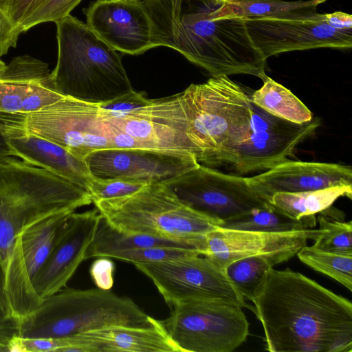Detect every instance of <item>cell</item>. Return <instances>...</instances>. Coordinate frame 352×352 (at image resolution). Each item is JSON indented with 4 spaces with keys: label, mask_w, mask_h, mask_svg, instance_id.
Returning a JSON list of instances; mask_svg holds the SVG:
<instances>
[{
    "label": "cell",
    "mask_w": 352,
    "mask_h": 352,
    "mask_svg": "<svg viewBox=\"0 0 352 352\" xmlns=\"http://www.w3.org/2000/svg\"><path fill=\"white\" fill-rule=\"evenodd\" d=\"M270 352H351L352 303L302 274L267 271L251 299Z\"/></svg>",
    "instance_id": "obj_1"
},
{
    "label": "cell",
    "mask_w": 352,
    "mask_h": 352,
    "mask_svg": "<svg viewBox=\"0 0 352 352\" xmlns=\"http://www.w3.org/2000/svg\"><path fill=\"white\" fill-rule=\"evenodd\" d=\"M183 0L142 1L156 47H170L211 76L248 74L263 80L267 59L253 43L245 18L212 11L182 13Z\"/></svg>",
    "instance_id": "obj_2"
},
{
    "label": "cell",
    "mask_w": 352,
    "mask_h": 352,
    "mask_svg": "<svg viewBox=\"0 0 352 352\" xmlns=\"http://www.w3.org/2000/svg\"><path fill=\"white\" fill-rule=\"evenodd\" d=\"M92 203L84 188L17 157L0 162V263L25 227Z\"/></svg>",
    "instance_id": "obj_3"
},
{
    "label": "cell",
    "mask_w": 352,
    "mask_h": 352,
    "mask_svg": "<svg viewBox=\"0 0 352 352\" xmlns=\"http://www.w3.org/2000/svg\"><path fill=\"white\" fill-rule=\"evenodd\" d=\"M55 23L58 59L50 78L57 91L99 104L133 89L122 56L86 23L70 14Z\"/></svg>",
    "instance_id": "obj_4"
},
{
    "label": "cell",
    "mask_w": 352,
    "mask_h": 352,
    "mask_svg": "<svg viewBox=\"0 0 352 352\" xmlns=\"http://www.w3.org/2000/svg\"><path fill=\"white\" fill-rule=\"evenodd\" d=\"M251 93L226 76H211L180 93L188 136L200 164L213 168L221 155L249 137Z\"/></svg>",
    "instance_id": "obj_5"
},
{
    "label": "cell",
    "mask_w": 352,
    "mask_h": 352,
    "mask_svg": "<svg viewBox=\"0 0 352 352\" xmlns=\"http://www.w3.org/2000/svg\"><path fill=\"white\" fill-rule=\"evenodd\" d=\"M155 322L130 298L98 287H65L17 321V336L57 338L112 325L148 327Z\"/></svg>",
    "instance_id": "obj_6"
},
{
    "label": "cell",
    "mask_w": 352,
    "mask_h": 352,
    "mask_svg": "<svg viewBox=\"0 0 352 352\" xmlns=\"http://www.w3.org/2000/svg\"><path fill=\"white\" fill-rule=\"evenodd\" d=\"M94 204L100 216L120 232L190 243L202 255L206 234L222 224L182 203L164 183L148 184L132 194Z\"/></svg>",
    "instance_id": "obj_7"
},
{
    "label": "cell",
    "mask_w": 352,
    "mask_h": 352,
    "mask_svg": "<svg viewBox=\"0 0 352 352\" xmlns=\"http://www.w3.org/2000/svg\"><path fill=\"white\" fill-rule=\"evenodd\" d=\"M160 322L180 352H231L249 334V322L236 302L222 298H196L172 307Z\"/></svg>",
    "instance_id": "obj_8"
},
{
    "label": "cell",
    "mask_w": 352,
    "mask_h": 352,
    "mask_svg": "<svg viewBox=\"0 0 352 352\" xmlns=\"http://www.w3.org/2000/svg\"><path fill=\"white\" fill-rule=\"evenodd\" d=\"M72 212L50 216L25 227L16 235L10 254L1 263L6 315L18 321L42 303L34 292L32 281L50 255L60 229Z\"/></svg>",
    "instance_id": "obj_9"
},
{
    "label": "cell",
    "mask_w": 352,
    "mask_h": 352,
    "mask_svg": "<svg viewBox=\"0 0 352 352\" xmlns=\"http://www.w3.org/2000/svg\"><path fill=\"white\" fill-rule=\"evenodd\" d=\"M252 108L249 137L221 155L213 168L225 166L238 175L267 170L287 160L320 125L319 118L298 124L274 116L253 102Z\"/></svg>",
    "instance_id": "obj_10"
},
{
    "label": "cell",
    "mask_w": 352,
    "mask_h": 352,
    "mask_svg": "<svg viewBox=\"0 0 352 352\" xmlns=\"http://www.w3.org/2000/svg\"><path fill=\"white\" fill-rule=\"evenodd\" d=\"M25 128L84 158L89 153L114 149L110 129L97 104L63 96L26 117Z\"/></svg>",
    "instance_id": "obj_11"
},
{
    "label": "cell",
    "mask_w": 352,
    "mask_h": 352,
    "mask_svg": "<svg viewBox=\"0 0 352 352\" xmlns=\"http://www.w3.org/2000/svg\"><path fill=\"white\" fill-rule=\"evenodd\" d=\"M149 278L170 307L188 300L222 298L252 309L225 270L203 255L133 263Z\"/></svg>",
    "instance_id": "obj_12"
},
{
    "label": "cell",
    "mask_w": 352,
    "mask_h": 352,
    "mask_svg": "<svg viewBox=\"0 0 352 352\" xmlns=\"http://www.w3.org/2000/svg\"><path fill=\"white\" fill-rule=\"evenodd\" d=\"M164 184L186 206L221 221L271 205L247 177L199 164Z\"/></svg>",
    "instance_id": "obj_13"
},
{
    "label": "cell",
    "mask_w": 352,
    "mask_h": 352,
    "mask_svg": "<svg viewBox=\"0 0 352 352\" xmlns=\"http://www.w3.org/2000/svg\"><path fill=\"white\" fill-rule=\"evenodd\" d=\"M102 110L112 125L136 140L144 149L196 155L188 136L180 93L151 100L147 106L124 113Z\"/></svg>",
    "instance_id": "obj_14"
},
{
    "label": "cell",
    "mask_w": 352,
    "mask_h": 352,
    "mask_svg": "<svg viewBox=\"0 0 352 352\" xmlns=\"http://www.w3.org/2000/svg\"><path fill=\"white\" fill-rule=\"evenodd\" d=\"M245 23L253 43L266 59L287 52L352 47V31L333 28L327 23L325 14L245 18Z\"/></svg>",
    "instance_id": "obj_15"
},
{
    "label": "cell",
    "mask_w": 352,
    "mask_h": 352,
    "mask_svg": "<svg viewBox=\"0 0 352 352\" xmlns=\"http://www.w3.org/2000/svg\"><path fill=\"white\" fill-rule=\"evenodd\" d=\"M84 160L94 177L146 184L164 183L199 164L192 155L144 148L97 150Z\"/></svg>",
    "instance_id": "obj_16"
},
{
    "label": "cell",
    "mask_w": 352,
    "mask_h": 352,
    "mask_svg": "<svg viewBox=\"0 0 352 352\" xmlns=\"http://www.w3.org/2000/svg\"><path fill=\"white\" fill-rule=\"evenodd\" d=\"M100 214L96 208L72 212L60 229L52 250L32 279L34 292L41 302L65 287L85 260Z\"/></svg>",
    "instance_id": "obj_17"
},
{
    "label": "cell",
    "mask_w": 352,
    "mask_h": 352,
    "mask_svg": "<svg viewBox=\"0 0 352 352\" xmlns=\"http://www.w3.org/2000/svg\"><path fill=\"white\" fill-rule=\"evenodd\" d=\"M85 14L87 26L117 52L138 55L155 47V27L142 1L96 0Z\"/></svg>",
    "instance_id": "obj_18"
},
{
    "label": "cell",
    "mask_w": 352,
    "mask_h": 352,
    "mask_svg": "<svg viewBox=\"0 0 352 352\" xmlns=\"http://www.w3.org/2000/svg\"><path fill=\"white\" fill-rule=\"evenodd\" d=\"M318 232L309 229L271 232L219 226L206 234L203 256L223 270L234 261L250 256H281L289 260L307 245L308 239L314 240Z\"/></svg>",
    "instance_id": "obj_19"
},
{
    "label": "cell",
    "mask_w": 352,
    "mask_h": 352,
    "mask_svg": "<svg viewBox=\"0 0 352 352\" xmlns=\"http://www.w3.org/2000/svg\"><path fill=\"white\" fill-rule=\"evenodd\" d=\"M47 63L30 56L14 58L0 72V111L30 115L62 98Z\"/></svg>",
    "instance_id": "obj_20"
},
{
    "label": "cell",
    "mask_w": 352,
    "mask_h": 352,
    "mask_svg": "<svg viewBox=\"0 0 352 352\" xmlns=\"http://www.w3.org/2000/svg\"><path fill=\"white\" fill-rule=\"evenodd\" d=\"M261 197L270 202L277 192H300L337 186H352L350 166L335 163L287 160L265 172L247 177Z\"/></svg>",
    "instance_id": "obj_21"
},
{
    "label": "cell",
    "mask_w": 352,
    "mask_h": 352,
    "mask_svg": "<svg viewBox=\"0 0 352 352\" xmlns=\"http://www.w3.org/2000/svg\"><path fill=\"white\" fill-rule=\"evenodd\" d=\"M72 352H180L160 320L148 327L112 325L67 337Z\"/></svg>",
    "instance_id": "obj_22"
},
{
    "label": "cell",
    "mask_w": 352,
    "mask_h": 352,
    "mask_svg": "<svg viewBox=\"0 0 352 352\" xmlns=\"http://www.w3.org/2000/svg\"><path fill=\"white\" fill-rule=\"evenodd\" d=\"M3 137L12 156L57 175L87 190L93 175L84 158L42 137L29 133L25 127L10 129Z\"/></svg>",
    "instance_id": "obj_23"
},
{
    "label": "cell",
    "mask_w": 352,
    "mask_h": 352,
    "mask_svg": "<svg viewBox=\"0 0 352 352\" xmlns=\"http://www.w3.org/2000/svg\"><path fill=\"white\" fill-rule=\"evenodd\" d=\"M155 246L190 248L200 250L197 246L182 241L120 232L100 216L94 239L86 251L85 260L98 257L109 258L113 253L120 250Z\"/></svg>",
    "instance_id": "obj_24"
},
{
    "label": "cell",
    "mask_w": 352,
    "mask_h": 352,
    "mask_svg": "<svg viewBox=\"0 0 352 352\" xmlns=\"http://www.w3.org/2000/svg\"><path fill=\"white\" fill-rule=\"evenodd\" d=\"M340 197L351 199L352 186H337L300 192H277L270 198V204L287 216L300 219L320 213L332 206Z\"/></svg>",
    "instance_id": "obj_25"
},
{
    "label": "cell",
    "mask_w": 352,
    "mask_h": 352,
    "mask_svg": "<svg viewBox=\"0 0 352 352\" xmlns=\"http://www.w3.org/2000/svg\"><path fill=\"white\" fill-rule=\"evenodd\" d=\"M316 222V215L294 219L271 204L227 219L220 227L233 230L281 232L314 229Z\"/></svg>",
    "instance_id": "obj_26"
},
{
    "label": "cell",
    "mask_w": 352,
    "mask_h": 352,
    "mask_svg": "<svg viewBox=\"0 0 352 352\" xmlns=\"http://www.w3.org/2000/svg\"><path fill=\"white\" fill-rule=\"evenodd\" d=\"M327 0L284 1L281 0H243L222 4L212 13L216 16L234 14L245 18L294 17L313 14Z\"/></svg>",
    "instance_id": "obj_27"
},
{
    "label": "cell",
    "mask_w": 352,
    "mask_h": 352,
    "mask_svg": "<svg viewBox=\"0 0 352 352\" xmlns=\"http://www.w3.org/2000/svg\"><path fill=\"white\" fill-rule=\"evenodd\" d=\"M262 87L250 96L256 106L280 118L302 124L313 118L312 113L291 91L266 76Z\"/></svg>",
    "instance_id": "obj_28"
},
{
    "label": "cell",
    "mask_w": 352,
    "mask_h": 352,
    "mask_svg": "<svg viewBox=\"0 0 352 352\" xmlns=\"http://www.w3.org/2000/svg\"><path fill=\"white\" fill-rule=\"evenodd\" d=\"M342 211L331 206L318 213L319 228L313 246L336 253L352 254V223Z\"/></svg>",
    "instance_id": "obj_29"
},
{
    "label": "cell",
    "mask_w": 352,
    "mask_h": 352,
    "mask_svg": "<svg viewBox=\"0 0 352 352\" xmlns=\"http://www.w3.org/2000/svg\"><path fill=\"white\" fill-rule=\"evenodd\" d=\"M287 261L281 256L259 255L238 259L230 263L225 272L239 293L249 300L265 273L274 265Z\"/></svg>",
    "instance_id": "obj_30"
},
{
    "label": "cell",
    "mask_w": 352,
    "mask_h": 352,
    "mask_svg": "<svg viewBox=\"0 0 352 352\" xmlns=\"http://www.w3.org/2000/svg\"><path fill=\"white\" fill-rule=\"evenodd\" d=\"M296 255L311 268L352 291V254L331 252L306 245Z\"/></svg>",
    "instance_id": "obj_31"
},
{
    "label": "cell",
    "mask_w": 352,
    "mask_h": 352,
    "mask_svg": "<svg viewBox=\"0 0 352 352\" xmlns=\"http://www.w3.org/2000/svg\"><path fill=\"white\" fill-rule=\"evenodd\" d=\"M192 255H202V254L200 250L195 248L155 246L118 251L113 253L109 258L131 262L133 264L163 261Z\"/></svg>",
    "instance_id": "obj_32"
},
{
    "label": "cell",
    "mask_w": 352,
    "mask_h": 352,
    "mask_svg": "<svg viewBox=\"0 0 352 352\" xmlns=\"http://www.w3.org/2000/svg\"><path fill=\"white\" fill-rule=\"evenodd\" d=\"M146 184H148L122 178H100L93 176L87 191L94 203L132 194Z\"/></svg>",
    "instance_id": "obj_33"
},
{
    "label": "cell",
    "mask_w": 352,
    "mask_h": 352,
    "mask_svg": "<svg viewBox=\"0 0 352 352\" xmlns=\"http://www.w3.org/2000/svg\"><path fill=\"white\" fill-rule=\"evenodd\" d=\"M81 0H47L18 27L20 33L44 22L56 23L69 14Z\"/></svg>",
    "instance_id": "obj_34"
},
{
    "label": "cell",
    "mask_w": 352,
    "mask_h": 352,
    "mask_svg": "<svg viewBox=\"0 0 352 352\" xmlns=\"http://www.w3.org/2000/svg\"><path fill=\"white\" fill-rule=\"evenodd\" d=\"M150 99L142 93L132 89L129 92L110 101L97 104L101 109L114 113H124L147 106Z\"/></svg>",
    "instance_id": "obj_35"
},
{
    "label": "cell",
    "mask_w": 352,
    "mask_h": 352,
    "mask_svg": "<svg viewBox=\"0 0 352 352\" xmlns=\"http://www.w3.org/2000/svg\"><path fill=\"white\" fill-rule=\"evenodd\" d=\"M46 1L7 0L3 10L12 25L18 30L19 25Z\"/></svg>",
    "instance_id": "obj_36"
},
{
    "label": "cell",
    "mask_w": 352,
    "mask_h": 352,
    "mask_svg": "<svg viewBox=\"0 0 352 352\" xmlns=\"http://www.w3.org/2000/svg\"><path fill=\"white\" fill-rule=\"evenodd\" d=\"M89 270L91 277L98 288L109 290L113 285L114 263L107 257H98Z\"/></svg>",
    "instance_id": "obj_37"
},
{
    "label": "cell",
    "mask_w": 352,
    "mask_h": 352,
    "mask_svg": "<svg viewBox=\"0 0 352 352\" xmlns=\"http://www.w3.org/2000/svg\"><path fill=\"white\" fill-rule=\"evenodd\" d=\"M20 34L0 9V57L6 54L10 47L16 46Z\"/></svg>",
    "instance_id": "obj_38"
},
{
    "label": "cell",
    "mask_w": 352,
    "mask_h": 352,
    "mask_svg": "<svg viewBox=\"0 0 352 352\" xmlns=\"http://www.w3.org/2000/svg\"><path fill=\"white\" fill-rule=\"evenodd\" d=\"M17 321L6 314H0V352H10L11 342L17 336Z\"/></svg>",
    "instance_id": "obj_39"
},
{
    "label": "cell",
    "mask_w": 352,
    "mask_h": 352,
    "mask_svg": "<svg viewBox=\"0 0 352 352\" xmlns=\"http://www.w3.org/2000/svg\"><path fill=\"white\" fill-rule=\"evenodd\" d=\"M327 23L337 30L352 31V16L351 14L336 11L333 13L325 14Z\"/></svg>",
    "instance_id": "obj_40"
},
{
    "label": "cell",
    "mask_w": 352,
    "mask_h": 352,
    "mask_svg": "<svg viewBox=\"0 0 352 352\" xmlns=\"http://www.w3.org/2000/svg\"><path fill=\"white\" fill-rule=\"evenodd\" d=\"M10 156H12L10 146L6 139L0 135V162Z\"/></svg>",
    "instance_id": "obj_41"
},
{
    "label": "cell",
    "mask_w": 352,
    "mask_h": 352,
    "mask_svg": "<svg viewBox=\"0 0 352 352\" xmlns=\"http://www.w3.org/2000/svg\"><path fill=\"white\" fill-rule=\"evenodd\" d=\"M3 272L0 263V314H5L3 311Z\"/></svg>",
    "instance_id": "obj_42"
},
{
    "label": "cell",
    "mask_w": 352,
    "mask_h": 352,
    "mask_svg": "<svg viewBox=\"0 0 352 352\" xmlns=\"http://www.w3.org/2000/svg\"><path fill=\"white\" fill-rule=\"evenodd\" d=\"M206 1H210V2H211V3H212L215 4V5H220L221 6L223 3H224L226 0H206Z\"/></svg>",
    "instance_id": "obj_43"
},
{
    "label": "cell",
    "mask_w": 352,
    "mask_h": 352,
    "mask_svg": "<svg viewBox=\"0 0 352 352\" xmlns=\"http://www.w3.org/2000/svg\"><path fill=\"white\" fill-rule=\"evenodd\" d=\"M243 0H226L223 4H232L241 1Z\"/></svg>",
    "instance_id": "obj_44"
},
{
    "label": "cell",
    "mask_w": 352,
    "mask_h": 352,
    "mask_svg": "<svg viewBox=\"0 0 352 352\" xmlns=\"http://www.w3.org/2000/svg\"><path fill=\"white\" fill-rule=\"evenodd\" d=\"M6 65L5 63L0 58V72L5 68Z\"/></svg>",
    "instance_id": "obj_45"
},
{
    "label": "cell",
    "mask_w": 352,
    "mask_h": 352,
    "mask_svg": "<svg viewBox=\"0 0 352 352\" xmlns=\"http://www.w3.org/2000/svg\"><path fill=\"white\" fill-rule=\"evenodd\" d=\"M7 0H0V9L3 10Z\"/></svg>",
    "instance_id": "obj_46"
},
{
    "label": "cell",
    "mask_w": 352,
    "mask_h": 352,
    "mask_svg": "<svg viewBox=\"0 0 352 352\" xmlns=\"http://www.w3.org/2000/svg\"><path fill=\"white\" fill-rule=\"evenodd\" d=\"M125 1H142L143 0H125Z\"/></svg>",
    "instance_id": "obj_47"
}]
</instances>
